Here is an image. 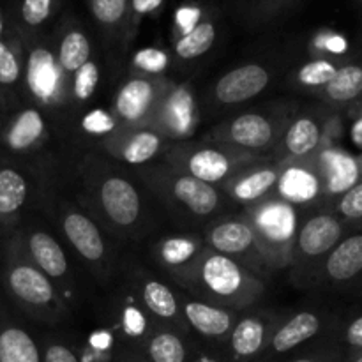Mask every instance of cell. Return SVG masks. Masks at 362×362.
Segmentation results:
<instances>
[{
    "label": "cell",
    "mask_w": 362,
    "mask_h": 362,
    "mask_svg": "<svg viewBox=\"0 0 362 362\" xmlns=\"http://www.w3.org/2000/svg\"><path fill=\"white\" fill-rule=\"evenodd\" d=\"M345 223L338 214L324 212L317 214L304 223L299 233V247L304 257L320 258L327 257L332 247L343 239Z\"/></svg>",
    "instance_id": "obj_1"
},
{
    "label": "cell",
    "mask_w": 362,
    "mask_h": 362,
    "mask_svg": "<svg viewBox=\"0 0 362 362\" xmlns=\"http://www.w3.org/2000/svg\"><path fill=\"white\" fill-rule=\"evenodd\" d=\"M269 85V73L258 64H247L230 71L216 85V95L225 105L247 101Z\"/></svg>",
    "instance_id": "obj_2"
},
{
    "label": "cell",
    "mask_w": 362,
    "mask_h": 362,
    "mask_svg": "<svg viewBox=\"0 0 362 362\" xmlns=\"http://www.w3.org/2000/svg\"><path fill=\"white\" fill-rule=\"evenodd\" d=\"M4 279L9 292L23 304L45 306L55 296L46 276L27 264H11Z\"/></svg>",
    "instance_id": "obj_3"
},
{
    "label": "cell",
    "mask_w": 362,
    "mask_h": 362,
    "mask_svg": "<svg viewBox=\"0 0 362 362\" xmlns=\"http://www.w3.org/2000/svg\"><path fill=\"white\" fill-rule=\"evenodd\" d=\"M324 274L332 283H349L362 274V228L343 237L325 257Z\"/></svg>",
    "instance_id": "obj_4"
},
{
    "label": "cell",
    "mask_w": 362,
    "mask_h": 362,
    "mask_svg": "<svg viewBox=\"0 0 362 362\" xmlns=\"http://www.w3.org/2000/svg\"><path fill=\"white\" fill-rule=\"evenodd\" d=\"M101 204L113 223L120 226L133 225L140 214V198L126 179L112 177L101 187Z\"/></svg>",
    "instance_id": "obj_5"
},
{
    "label": "cell",
    "mask_w": 362,
    "mask_h": 362,
    "mask_svg": "<svg viewBox=\"0 0 362 362\" xmlns=\"http://www.w3.org/2000/svg\"><path fill=\"white\" fill-rule=\"evenodd\" d=\"M325 187L331 194L341 197L343 193L362 182V154L359 158L343 151H327L322 158Z\"/></svg>",
    "instance_id": "obj_6"
},
{
    "label": "cell",
    "mask_w": 362,
    "mask_h": 362,
    "mask_svg": "<svg viewBox=\"0 0 362 362\" xmlns=\"http://www.w3.org/2000/svg\"><path fill=\"white\" fill-rule=\"evenodd\" d=\"M45 133V120L34 108L21 110L2 131V144L13 152H23L37 144Z\"/></svg>",
    "instance_id": "obj_7"
},
{
    "label": "cell",
    "mask_w": 362,
    "mask_h": 362,
    "mask_svg": "<svg viewBox=\"0 0 362 362\" xmlns=\"http://www.w3.org/2000/svg\"><path fill=\"white\" fill-rule=\"evenodd\" d=\"M320 329L322 320L315 313L304 311V313L296 315L274 334L271 343L272 354H276V356L288 354L290 350L313 339L320 332Z\"/></svg>",
    "instance_id": "obj_8"
},
{
    "label": "cell",
    "mask_w": 362,
    "mask_h": 362,
    "mask_svg": "<svg viewBox=\"0 0 362 362\" xmlns=\"http://www.w3.org/2000/svg\"><path fill=\"white\" fill-rule=\"evenodd\" d=\"M64 232H66L67 239L71 240L78 253L87 260H99L105 253V244H103L101 233H99L98 226L83 214H67L64 219Z\"/></svg>",
    "instance_id": "obj_9"
},
{
    "label": "cell",
    "mask_w": 362,
    "mask_h": 362,
    "mask_svg": "<svg viewBox=\"0 0 362 362\" xmlns=\"http://www.w3.org/2000/svg\"><path fill=\"white\" fill-rule=\"evenodd\" d=\"M202 276L209 288L218 296H233L243 286V272L228 257L212 255L204 262Z\"/></svg>",
    "instance_id": "obj_10"
},
{
    "label": "cell",
    "mask_w": 362,
    "mask_h": 362,
    "mask_svg": "<svg viewBox=\"0 0 362 362\" xmlns=\"http://www.w3.org/2000/svg\"><path fill=\"white\" fill-rule=\"evenodd\" d=\"M324 95L334 105H354L362 98V62L341 64L324 87Z\"/></svg>",
    "instance_id": "obj_11"
},
{
    "label": "cell",
    "mask_w": 362,
    "mask_h": 362,
    "mask_svg": "<svg viewBox=\"0 0 362 362\" xmlns=\"http://www.w3.org/2000/svg\"><path fill=\"white\" fill-rule=\"evenodd\" d=\"M27 180L16 168L0 165V228L11 221L27 200Z\"/></svg>",
    "instance_id": "obj_12"
},
{
    "label": "cell",
    "mask_w": 362,
    "mask_h": 362,
    "mask_svg": "<svg viewBox=\"0 0 362 362\" xmlns=\"http://www.w3.org/2000/svg\"><path fill=\"white\" fill-rule=\"evenodd\" d=\"M0 362H42V359L27 331L16 325H0Z\"/></svg>",
    "instance_id": "obj_13"
},
{
    "label": "cell",
    "mask_w": 362,
    "mask_h": 362,
    "mask_svg": "<svg viewBox=\"0 0 362 362\" xmlns=\"http://www.w3.org/2000/svg\"><path fill=\"white\" fill-rule=\"evenodd\" d=\"M173 189H175V197L182 204H186L189 211H193L194 214L207 216L214 212L216 207H218L219 198L216 189L211 184L204 182L200 179L180 177V179H177Z\"/></svg>",
    "instance_id": "obj_14"
},
{
    "label": "cell",
    "mask_w": 362,
    "mask_h": 362,
    "mask_svg": "<svg viewBox=\"0 0 362 362\" xmlns=\"http://www.w3.org/2000/svg\"><path fill=\"white\" fill-rule=\"evenodd\" d=\"M28 251L42 272L52 278H60L67 271V260L62 247L45 232H35L28 239Z\"/></svg>",
    "instance_id": "obj_15"
},
{
    "label": "cell",
    "mask_w": 362,
    "mask_h": 362,
    "mask_svg": "<svg viewBox=\"0 0 362 362\" xmlns=\"http://www.w3.org/2000/svg\"><path fill=\"white\" fill-rule=\"evenodd\" d=\"M230 134L235 144L246 148H260L271 141L272 127L265 117L257 113L237 117L230 127Z\"/></svg>",
    "instance_id": "obj_16"
},
{
    "label": "cell",
    "mask_w": 362,
    "mask_h": 362,
    "mask_svg": "<svg viewBox=\"0 0 362 362\" xmlns=\"http://www.w3.org/2000/svg\"><path fill=\"white\" fill-rule=\"evenodd\" d=\"M232 354L235 359L247 361L258 356L265 345V327L257 318H244L233 329L232 338Z\"/></svg>",
    "instance_id": "obj_17"
},
{
    "label": "cell",
    "mask_w": 362,
    "mask_h": 362,
    "mask_svg": "<svg viewBox=\"0 0 362 362\" xmlns=\"http://www.w3.org/2000/svg\"><path fill=\"white\" fill-rule=\"evenodd\" d=\"M28 87L37 98L46 99L55 90V64L48 49L35 48L28 57V71H27Z\"/></svg>",
    "instance_id": "obj_18"
},
{
    "label": "cell",
    "mask_w": 362,
    "mask_h": 362,
    "mask_svg": "<svg viewBox=\"0 0 362 362\" xmlns=\"http://www.w3.org/2000/svg\"><path fill=\"white\" fill-rule=\"evenodd\" d=\"M154 98V88L145 80H131L117 98V112L129 122H134L145 115Z\"/></svg>",
    "instance_id": "obj_19"
},
{
    "label": "cell",
    "mask_w": 362,
    "mask_h": 362,
    "mask_svg": "<svg viewBox=\"0 0 362 362\" xmlns=\"http://www.w3.org/2000/svg\"><path fill=\"white\" fill-rule=\"evenodd\" d=\"M186 317L198 332L211 336V338L225 336L232 325L230 315L226 311L202 303L186 304Z\"/></svg>",
    "instance_id": "obj_20"
},
{
    "label": "cell",
    "mask_w": 362,
    "mask_h": 362,
    "mask_svg": "<svg viewBox=\"0 0 362 362\" xmlns=\"http://www.w3.org/2000/svg\"><path fill=\"white\" fill-rule=\"evenodd\" d=\"M255 235L247 225L240 221H228L216 226L211 232V243L221 253H243L253 244Z\"/></svg>",
    "instance_id": "obj_21"
},
{
    "label": "cell",
    "mask_w": 362,
    "mask_h": 362,
    "mask_svg": "<svg viewBox=\"0 0 362 362\" xmlns=\"http://www.w3.org/2000/svg\"><path fill=\"white\" fill-rule=\"evenodd\" d=\"M322 141V129L317 120L304 117L296 120L286 133V147L290 154L306 156L313 152Z\"/></svg>",
    "instance_id": "obj_22"
},
{
    "label": "cell",
    "mask_w": 362,
    "mask_h": 362,
    "mask_svg": "<svg viewBox=\"0 0 362 362\" xmlns=\"http://www.w3.org/2000/svg\"><path fill=\"white\" fill-rule=\"evenodd\" d=\"M230 163L225 154L218 151H200L191 156L189 159V172L191 177L200 179L204 182H218L228 173Z\"/></svg>",
    "instance_id": "obj_23"
},
{
    "label": "cell",
    "mask_w": 362,
    "mask_h": 362,
    "mask_svg": "<svg viewBox=\"0 0 362 362\" xmlns=\"http://www.w3.org/2000/svg\"><path fill=\"white\" fill-rule=\"evenodd\" d=\"M88 57H90V42H88L87 35L80 30L67 32L60 42V66L67 73H76L81 66L88 62Z\"/></svg>",
    "instance_id": "obj_24"
},
{
    "label": "cell",
    "mask_w": 362,
    "mask_h": 362,
    "mask_svg": "<svg viewBox=\"0 0 362 362\" xmlns=\"http://www.w3.org/2000/svg\"><path fill=\"white\" fill-rule=\"evenodd\" d=\"M214 39V25L209 23V21L197 23L189 32H186L179 39V42L175 46L177 55L182 57V59H197V57L204 55V53H207L212 48Z\"/></svg>",
    "instance_id": "obj_25"
},
{
    "label": "cell",
    "mask_w": 362,
    "mask_h": 362,
    "mask_svg": "<svg viewBox=\"0 0 362 362\" xmlns=\"http://www.w3.org/2000/svg\"><path fill=\"white\" fill-rule=\"evenodd\" d=\"M281 189L290 200L304 202L317 197L318 189H320V184H318L317 177L304 172V170H290L283 177Z\"/></svg>",
    "instance_id": "obj_26"
},
{
    "label": "cell",
    "mask_w": 362,
    "mask_h": 362,
    "mask_svg": "<svg viewBox=\"0 0 362 362\" xmlns=\"http://www.w3.org/2000/svg\"><path fill=\"white\" fill-rule=\"evenodd\" d=\"M148 359L152 362H186L184 343L172 332L154 336L147 346Z\"/></svg>",
    "instance_id": "obj_27"
},
{
    "label": "cell",
    "mask_w": 362,
    "mask_h": 362,
    "mask_svg": "<svg viewBox=\"0 0 362 362\" xmlns=\"http://www.w3.org/2000/svg\"><path fill=\"white\" fill-rule=\"evenodd\" d=\"M144 300L148 310L161 318H172L177 313V303L166 285L159 281H148L144 288Z\"/></svg>",
    "instance_id": "obj_28"
},
{
    "label": "cell",
    "mask_w": 362,
    "mask_h": 362,
    "mask_svg": "<svg viewBox=\"0 0 362 362\" xmlns=\"http://www.w3.org/2000/svg\"><path fill=\"white\" fill-rule=\"evenodd\" d=\"M260 225L276 239H288L296 228V216L288 207H271L260 216Z\"/></svg>",
    "instance_id": "obj_29"
},
{
    "label": "cell",
    "mask_w": 362,
    "mask_h": 362,
    "mask_svg": "<svg viewBox=\"0 0 362 362\" xmlns=\"http://www.w3.org/2000/svg\"><path fill=\"white\" fill-rule=\"evenodd\" d=\"M158 148H159L158 134L148 133V131H141V133L134 134V136L127 141V145L122 151V156L127 163L140 165V163H145L151 158H154Z\"/></svg>",
    "instance_id": "obj_30"
},
{
    "label": "cell",
    "mask_w": 362,
    "mask_h": 362,
    "mask_svg": "<svg viewBox=\"0 0 362 362\" xmlns=\"http://www.w3.org/2000/svg\"><path fill=\"white\" fill-rule=\"evenodd\" d=\"M276 179H278V173L272 172V170H260V172L251 173L243 182L237 184L233 194H235V198L244 202L257 200V198H260L262 194L271 189Z\"/></svg>",
    "instance_id": "obj_31"
},
{
    "label": "cell",
    "mask_w": 362,
    "mask_h": 362,
    "mask_svg": "<svg viewBox=\"0 0 362 362\" xmlns=\"http://www.w3.org/2000/svg\"><path fill=\"white\" fill-rule=\"evenodd\" d=\"M338 64L329 59H317L304 64L299 71V81L304 87L324 88L338 71Z\"/></svg>",
    "instance_id": "obj_32"
},
{
    "label": "cell",
    "mask_w": 362,
    "mask_h": 362,
    "mask_svg": "<svg viewBox=\"0 0 362 362\" xmlns=\"http://www.w3.org/2000/svg\"><path fill=\"white\" fill-rule=\"evenodd\" d=\"M336 214L343 223L356 225L357 230L362 228V182L356 184L339 197Z\"/></svg>",
    "instance_id": "obj_33"
},
{
    "label": "cell",
    "mask_w": 362,
    "mask_h": 362,
    "mask_svg": "<svg viewBox=\"0 0 362 362\" xmlns=\"http://www.w3.org/2000/svg\"><path fill=\"white\" fill-rule=\"evenodd\" d=\"M21 74L20 60L14 45L0 37V87H13Z\"/></svg>",
    "instance_id": "obj_34"
},
{
    "label": "cell",
    "mask_w": 362,
    "mask_h": 362,
    "mask_svg": "<svg viewBox=\"0 0 362 362\" xmlns=\"http://www.w3.org/2000/svg\"><path fill=\"white\" fill-rule=\"evenodd\" d=\"M52 9L53 0H21V21L28 27H39L48 20Z\"/></svg>",
    "instance_id": "obj_35"
},
{
    "label": "cell",
    "mask_w": 362,
    "mask_h": 362,
    "mask_svg": "<svg viewBox=\"0 0 362 362\" xmlns=\"http://www.w3.org/2000/svg\"><path fill=\"white\" fill-rule=\"evenodd\" d=\"M99 81V69L94 62L88 60L85 66H81L76 71V78H74V94L80 101H87L92 94H94L95 87Z\"/></svg>",
    "instance_id": "obj_36"
},
{
    "label": "cell",
    "mask_w": 362,
    "mask_h": 362,
    "mask_svg": "<svg viewBox=\"0 0 362 362\" xmlns=\"http://www.w3.org/2000/svg\"><path fill=\"white\" fill-rule=\"evenodd\" d=\"M126 9L127 0H92V13L105 25L117 23Z\"/></svg>",
    "instance_id": "obj_37"
},
{
    "label": "cell",
    "mask_w": 362,
    "mask_h": 362,
    "mask_svg": "<svg viewBox=\"0 0 362 362\" xmlns=\"http://www.w3.org/2000/svg\"><path fill=\"white\" fill-rule=\"evenodd\" d=\"M197 251V244L187 239H170L163 246V258L168 264L179 265L182 262L189 260Z\"/></svg>",
    "instance_id": "obj_38"
},
{
    "label": "cell",
    "mask_w": 362,
    "mask_h": 362,
    "mask_svg": "<svg viewBox=\"0 0 362 362\" xmlns=\"http://www.w3.org/2000/svg\"><path fill=\"white\" fill-rule=\"evenodd\" d=\"M168 55L158 48H144L134 55V64L147 73H161L168 67Z\"/></svg>",
    "instance_id": "obj_39"
},
{
    "label": "cell",
    "mask_w": 362,
    "mask_h": 362,
    "mask_svg": "<svg viewBox=\"0 0 362 362\" xmlns=\"http://www.w3.org/2000/svg\"><path fill=\"white\" fill-rule=\"evenodd\" d=\"M83 129L92 134H103L113 129V119L103 110H94L83 119Z\"/></svg>",
    "instance_id": "obj_40"
},
{
    "label": "cell",
    "mask_w": 362,
    "mask_h": 362,
    "mask_svg": "<svg viewBox=\"0 0 362 362\" xmlns=\"http://www.w3.org/2000/svg\"><path fill=\"white\" fill-rule=\"evenodd\" d=\"M343 343L349 349V354L352 352H362V315L361 317L354 318L345 329L343 334Z\"/></svg>",
    "instance_id": "obj_41"
},
{
    "label": "cell",
    "mask_w": 362,
    "mask_h": 362,
    "mask_svg": "<svg viewBox=\"0 0 362 362\" xmlns=\"http://www.w3.org/2000/svg\"><path fill=\"white\" fill-rule=\"evenodd\" d=\"M42 362H80L73 352L64 345H49L45 350Z\"/></svg>",
    "instance_id": "obj_42"
},
{
    "label": "cell",
    "mask_w": 362,
    "mask_h": 362,
    "mask_svg": "<svg viewBox=\"0 0 362 362\" xmlns=\"http://www.w3.org/2000/svg\"><path fill=\"white\" fill-rule=\"evenodd\" d=\"M324 48L327 49V52L336 53V55H341V53H345L346 48H349V42H346L345 37H341V35L331 34L324 39Z\"/></svg>",
    "instance_id": "obj_43"
},
{
    "label": "cell",
    "mask_w": 362,
    "mask_h": 362,
    "mask_svg": "<svg viewBox=\"0 0 362 362\" xmlns=\"http://www.w3.org/2000/svg\"><path fill=\"white\" fill-rule=\"evenodd\" d=\"M124 322H126L127 331L133 332V334H140V332L144 331V318H141V315L136 313L133 308H129V310L126 311Z\"/></svg>",
    "instance_id": "obj_44"
},
{
    "label": "cell",
    "mask_w": 362,
    "mask_h": 362,
    "mask_svg": "<svg viewBox=\"0 0 362 362\" xmlns=\"http://www.w3.org/2000/svg\"><path fill=\"white\" fill-rule=\"evenodd\" d=\"M345 357L339 352H322L320 356L315 357H299V359H293L288 362H343Z\"/></svg>",
    "instance_id": "obj_45"
},
{
    "label": "cell",
    "mask_w": 362,
    "mask_h": 362,
    "mask_svg": "<svg viewBox=\"0 0 362 362\" xmlns=\"http://www.w3.org/2000/svg\"><path fill=\"white\" fill-rule=\"evenodd\" d=\"M163 0H131V6L136 14H148L158 9Z\"/></svg>",
    "instance_id": "obj_46"
},
{
    "label": "cell",
    "mask_w": 362,
    "mask_h": 362,
    "mask_svg": "<svg viewBox=\"0 0 362 362\" xmlns=\"http://www.w3.org/2000/svg\"><path fill=\"white\" fill-rule=\"evenodd\" d=\"M354 140L362 147V117H357V122L354 124Z\"/></svg>",
    "instance_id": "obj_47"
},
{
    "label": "cell",
    "mask_w": 362,
    "mask_h": 362,
    "mask_svg": "<svg viewBox=\"0 0 362 362\" xmlns=\"http://www.w3.org/2000/svg\"><path fill=\"white\" fill-rule=\"evenodd\" d=\"M343 362H362V352H352L343 359Z\"/></svg>",
    "instance_id": "obj_48"
},
{
    "label": "cell",
    "mask_w": 362,
    "mask_h": 362,
    "mask_svg": "<svg viewBox=\"0 0 362 362\" xmlns=\"http://www.w3.org/2000/svg\"><path fill=\"white\" fill-rule=\"evenodd\" d=\"M194 362H219V361H216V359H212V357H207V356H204V357H200V359H197Z\"/></svg>",
    "instance_id": "obj_49"
},
{
    "label": "cell",
    "mask_w": 362,
    "mask_h": 362,
    "mask_svg": "<svg viewBox=\"0 0 362 362\" xmlns=\"http://www.w3.org/2000/svg\"><path fill=\"white\" fill-rule=\"evenodd\" d=\"M357 117H362V98L357 101Z\"/></svg>",
    "instance_id": "obj_50"
},
{
    "label": "cell",
    "mask_w": 362,
    "mask_h": 362,
    "mask_svg": "<svg viewBox=\"0 0 362 362\" xmlns=\"http://www.w3.org/2000/svg\"><path fill=\"white\" fill-rule=\"evenodd\" d=\"M0 37H2V14H0Z\"/></svg>",
    "instance_id": "obj_51"
},
{
    "label": "cell",
    "mask_w": 362,
    "mask_h": 362,
    "mask_svg": "<svg viewBox=\"0 0 362 362\" xmlns=\"http://www.w3.org/2000/svg\"><path fill=\"white\" fill-rule=\"evenodd\" d=\"M359 2H361V4H362V0H359Z\"/></svg>",
    "instance_id": "obj_52"
}]
</instances>
